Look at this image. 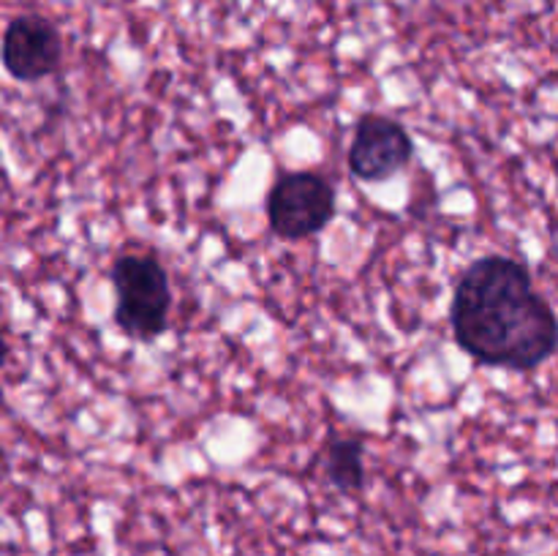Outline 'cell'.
Instances as JSON below:
<instances>
[{
    "mask_svg": "<svg viewBox=\"0 0 558 556\" xmlns=\"http://www.w3.org/2000/svg\"><path fill=\"white\" fill-rule=\"evenodd\" d=\"M450 322L458 347L483 365L534 371L558 352L556 311L510 256H483L461 273Z\"/></svg>",
    "mask_w": 558,
    "mask_h": 556,
    "instance_id": "obj_1",
    "label": "cell"
},
{
    "mask_svg": "<svg viewBox=\"0 0 558 556\" xmlns=\"http://www.w3.org/2000/svg\"><path fill=\"white\" fill-rule=\"evenodd\" d=\"M114 322L140 341H153L169 327L172 287L158 256L120 254L112 265Z\"/></svg>",
    "mask_w": 558,
    "mask_h": 556,
    "instance_id": "obj_2",
    "label": "cell"
},
{
    "mask_svg": "<svg viewBox=\"0 0 558 556\" xmlns=\"http://www.w3.org/2000/svg\"><path fill=\"white\" fill-rule=\"evenodd\" d=\"M336 216V189L316 172H287L270 185L267 221L283 240H303L322 232Z\"/></svg>",
    "mask_w": 558,
    "mask_h": 556,
    "instance_id": "obj_3",
    "label": "cell"
},
{
    "mask_svg": "<svg viewBox=\"0 0 558 556\" xmlns=\"http://www.w3.org/2000/svg\"><path fill=\"white\" fill-rule=\"evenodd\" d=\"M412 136L398 120L385 114H363L354 125L347 161L354 178L376 183L401 172L412 161Z\"/></svg>",
    "mask_w": 558,
    "mask_h": 556,
    "instance_id": "obj_4",
    "label": "cell"
},
{
    "mask_svg": "<svg viewBox=\"0 0 558 556\" xmlns=\"http://www.w3.org/2000/svg\"><path fill=\"white\" fill-rule=\"evenodd\" d=\"M63 60L60 33L47 16L20 14L5 25L3 65L16 82H38L54 74Z\"/></svg>",
    "mask_w": 558,
    "mask_h": 556,
    "instance_id": "obj_5",
    "label": "cell"
},
{
    "mask_svg": "<svg viewBox=\"0 0 558 556\" xmlns=\"http://www.w3.org/2000/svg\"><path fill=\"white\" fill-rule=\"evenodd\" d=\"M365 445L360 436H341L327 445L325 472L327 480L343 494H352L365 485Z\"/></svg>",
    "mask_w": 558,
    "mask_h": 556,
    "instance_id": "obj_6",
    "label": "cell"
}]
</instances>
